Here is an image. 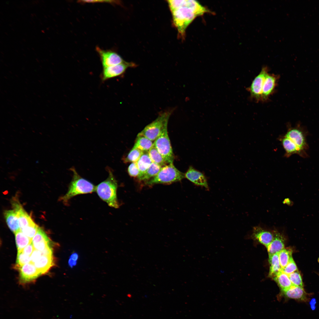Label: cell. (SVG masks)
<instances>
[{
  "instance_id": "obj_42",
  "label": "cell",
  "mask_w": 319,
  "mask_h": 319,
  "mask_svg": "<svg viewBox=\"0 0 319 319\" xmlns=\"http://www.w3.org/2000/svg\"><path fill=\"white\" fill-rule=\"evenodd\" d=\"M315 302H315V300H312L310 302V305H311V307H312V309H313H313H314V306L315 305Z\"/></svg>"
},
{
  "instance_id": "obj_34",
  "label": "cell",
  "mask_w": 319,
  "mask_h": 319,
  "mask_svg": "<svg viewBox=\"0 0 319 319\" xmlns=\"http://www.w3.org/2000/svg\"><path fill=\"white\" fill-rule=\"evenodd\" d=\"M288 275L290 281L294 285L303 287L302 279L298 271L293 272Z\"/></svg>"
},
{
  "instance_id": "obj_19",
  "label": "cell",
  "mask_w": 319,
  "mask_h": 319,
  "mask_svg": "<svg viewBox=\"0 0 319 319\" xmlns=\"http://www.w3.org/2000/svg\"><path fill=\"white\" fill-rule=\"evenodd\" d=\"M281 291L284 295L287 298L304 301L307 300V294L302 287L293 285Z\"/></svg>"
},
{
  "instance_id": "obj_30",
  "label": "cell",
  "mask_w": 319,
  "mask_h": 319,
  "mask_svg": "<svg viewBox=\"0 0 319 319\" xmlns=\"http://www.w3.org/2000/svg\"><path fill=\"white\" fill-rule=\"evenodd\" d=\"M144 152L138 148L133 147L123 160L125 163L135 162L138 161Z\"/></svg>"
},
{
  "instance_id": "obj_13",
  "label": "cell",
  "mask_w": 319,
  "mask_h": 319,
  "mask_svg": "<svg viewBox=\"0 0 319 319\" xmlns=\"http://www.w3.org/2000/svg\"><path fill=\"white\" fill-rule=\"evenodd\" d=\"M285 136L289 138L296 145L303 156L305 150L308 146L303 132L297 128H292L288 131Z\"/></svg>"
},
{
  "instance_id": "obj_28",
  "label": "cell",
  "mask_w": 319,
  "mask_h": 319,
  "mask_svg": "<svg viewBox=\"0 0 319 319\" xmlns=\"http://www.w3.org/2000/svg\"><path fill=\"white\" fill-rule=\"evenodd\" d=\"M136 162L140 171L139 175H140L143 174L147 170L152 162L148 152H144Z\"/></svg>"
},
{
  "instance_id": "obj_15",
  "label": "cell",
  "mask_w": 319,
  "mask_h": 319,
  "mask_svg": "<svg viewBox=\"0 0 319 319\" xmlns=\"http://www.w3.org/2000/svg\"><path fill=\"white\" fill-rule=\"evenodd\" d=\"M252 237L267 248L273 240V231L271 232L260 226L255 227L253 228Z\"/></svg>"
},
{
  "instance_id": "obj_39",
  "label": "cell",
  "mask_w": 319,
  "mask_h": 319,
  "mask_svg": "<svg viewBox=\"0 0 319 319\" xmlns=\"http://www.w3.org/2000/svg\"><path fill=\"white\" fill-rule=\"evenodd\" d=\"M79 2L82 3H95L105 2L110 3H116V1L113 0H82L80 1Z\"/></svg>"
},
{
  "instance_id": "obj_21",
  "label": "cell",
  "mask_w": 319,
  "mask_h": 319,
  "mask_svg": "<svg viewBox=\"0 0 319 319\" xmlns=\"http://www.w3.org/2000/svg\"><path fill=\"white\" fill-rule=\"evenodd\" d=\"M7 224L14 233L20 230L18 217L14 210H6L4 213Z\"/></svg>"
},
{
  "instance_id": "obj_38",
  "label": "cell",
  "mask_w": 319,
  "mask_h": 319,
  "mask_svg": "<svg viewBox=\"0 0 319 319\" xmlns=\"http://www.w3.org/2000/svg\"><path fill=\"white\" fill-rule=\"evenodd\" d=\"M34 249L33 244L31 242L24 248L22 252L24 254L30 256Z\"/></svg>"
},
{
  "instance_id": "obj_17",
  "label": "cell",
  "mask_w": 319,
  "mask_h": 319,
  "mask_svg": "<svg viewBox=\"0 0 319 319\" xmlns=\"http://www.w3.org/2000/svg\"><path fill=\"white\" fill-rule=\"evenodd\" d=\"M185 178L196 185L204 187L207 189L209 186L205 175L201 172L190 166L185 174Z\"/></svg>"
},
{
  "instance_id": "obj_8",
  "label": "cell",
  "mask_w": 319,
  "mask_h": 319,
  "mask_svg": "<svg viewBox=\"0 0 319 319\" xmlns=\"http://www.w3.org/2000/svg\"><path fill=\"white\" fill-rule=\"evenodd\" d=\"M268 71L267 66L263 67L259 73L253 81L250 86L247 89L250 93L251 97L257 102L261 100L263 86Z\"/></svg>"
},
{
  "instance_id": "obj_4",
  "label": "cell",
  "mask_w": 319,
  "mask_h": 319,
  "mask_svg": "<svg viewBox=\"0 0 319 319\" xmlns=\"http://www.w3.org/2000/svg\"><path fill=\"white\" fill-rule=\"evenodd\" d=\"M175 109L161 112L155 120L147 125L138 135L144 136L152 141H154L165 125L168 123L169 118Z\"/></svg>"
},
{
  "instance_id": "obj_40",
  "label": "cell",
  "mask_w": 319,
  "mask_h": 319,
  "mask_svg": "<svg viewBox=\"0 0 319 319\" xmlns=\"http://www.w3.org/2000/svg\"><path fill=\"white\" fill-rule=\"evenodd\" d=\"M77 261L70 258L69 259L68 264L69 266L71 268H72L75 266L77 264Z\"/></svg>"
},
{
  "instance_id": "obj_9",
  "label": "cell",
  "mask_w": 319,
  "mask_h": 319,
  "mask_svg": "<svg viewBox=\"0 0 319 319\" xmlns=\"http://www.w3.org/2000/svg\"><path fill=\"white\" fill-rule=\"evenodd\" d=\"M135 66L134 63L125 61L117 65L104 68L101 75L102 81L104 82L109 79L120 76L125 72L128 68Z\"/></svg>"
},
{
  "instance_id": "obj_22",
  "label": "cell",
  "mask_w": 319,
  "mask_h": 319,
  "mask_svg": "<svg viewBox=\"0 0 319 319\" xmlns=\"http://www.w3.org/2000/svg\"><path fill=\"white\" fill-rule=\"evenodd\" d=\"M269 261L270 267L268 276L273 278L282 271L279 260V253L269 255Z\"/></svg>"
},
{
  "instance_id": "obj_23",
  "label": "cell",
  "mask_w": 319,
  "mask_h": 319,
  "mask_svg": "<svg viewBox=\"0 0 319 319\" xmlns=\"http://www.w3.org/2000/svg\"><path fill=\"white\" fill-rule=\"evenodd\" d=\"M162 167L152 162L147 170L142 174L139 175L138 179L139 181L148 180L153 178L159 172Z\"/></svg>"
},
{
  "instance_id": "obj_3",
  "label": "cell",
  "mask_w": 319,
  "mask_h": 319,
  "mask_svg": "<svg viewBox=\"0 0 319 319\" xmlns=\"http://www.w3.org/2000/svg\"><path fill=\"white\" fill-rule=\"evenodd\" d=\"M185 178V174L179 170L173 163L161 168L155 176L147 181L146 184L152 185L160 183H171L179 181Z\"/></svg>"
},
{
  "instance_id": "obj_2",
  "label": "cell",
  "mask_w": 319,
  "mask_h": 319,
  "mask_svg": "<svg viewBox=\"0 0 319 319\" xmlns=\"http://www.w3.org/2000/svg\"><path fill=\"white\" fill-rule=\"evenodd\" d=\"M73 173L72 179L69 184L66 193L60 198L66 204L73 197L77 195L91 193L95 191L96 186L92 183L82 178L75 168L70 169Z\"/></svg>"
},
{
  "instance_id": "obj_16",
  "label": "cell",
  "mask_w": 319,
  "mask_h": 319,
  "mask_svg": "<svg viewBox=\"0 0 319 319\" xmlns=\"http://www.w3.org/2000/svg\"><path fill=\"white\" fill-rule=\"evenodd\" d=\"M32 242L35 249L40 251L51 247L50 239L43 230L40 227L32 239Z\"/></svg>"
},
{
  "instance_id": "obj_18",
  "label": "cell",
  "mask_w": 319,
  "mask_h": 319,
  "mask_svg": "<svg viewBox=\"0 0 319 319\" xmlns=\"http://www.w3.org/2000/svg\"><path fill=\"white\" fill-rule=\"evenodd\" d=\"M273 240L267 248L269 255L279 253L284 248L285 238L283 235L276 230L273 231Z\"/></svg>"
},
{
  "instance_id": "obj_11",
  "label": "cell",
  "mask_w": 319,
  "mask_h": 319,
  "mask_svg": "<svg viewBox=\"0 0 319 319\" xmlns=\"http://www.w3.org/2000/svg\"><path fill=\"white\" fill-rule=\"evenodd\" d=\"M19 271V281L22 284L33 281L41 274L34 264L31 262L23 265Z\"/></svg>"
},
{
  "instance_id": "obj_7",
  "label": "cell",
  "mask_w": 319,
  "mask_h": 319,
  "mask_svg": "<svg viewBox=\"0 0 319 319\" xmlns=\"http://www.w3.org/2000/svg\"><path fill=\"white\" fill-rule=\"evenodd\" d=\"M171 12L182 7H186L192 9L198 16L210 11L197 1L194 0H170L167 1Z\"/></svg>"
},
{
  "instance_id": "obj_41",
  "label": "cell",
  "mask_w": 319,
  "mask_h": 319,
  "mask_svg": "<svg viewBox=\"0 0 319 319\" xmlns=\"http://www.w3.org/2000/svg\"><path fill=\"white\" fill-rule=\"evenodd\" d=\"M79 255L76 252L73 253L71 255L69 258L77 261L78 259Z\"/></svg>"
},
{
  "instance_id": "obj_12",
  "label": "cell",
  "mask_w": 319,
  "mask_h": 319,
  "mask_svg": "<svg viewBox=\"0 0 319 319\" xmlns=\"http://www.w3.org/2000/svg\"><path fill=\"white\" fill-rule=\"evenodd\" d=\"M278 79V76L274 74H267L263 86L261 101H266L274 92Z\"/></svg>"
},
{
  "instance_id": "obj_35",
  "label": "cell",
  "mask_w": 319,
  "mask_h": 319,
  "mask_svg": "<svg viewBox=\"0 0 319 319\" xmlns=\"http://www.w3.org/2000/svg\"><path fill=\"white\" fill-rule=\"evenodd\" d=\"M297 271V266L292 257L291 258L287 265L282 270L284 272L288 275Z\"/></svg>"
},
{
  "instance_id": "obj_26",
  "label": "cell",
  "mask_w": 319,
  "mask_h": 319,
  "mask_svg": "<svg viewBox=\"0 0 319 319\" xmlns=\"http://www.w3.org/2000/svg\"><path fill=\"white\" fill-rule=\"evenodd\" d=\"M153 144L152 141L144 136L137 135L133 147L144 152H148Z\"/></svg>"
},
{
  "instance_id": "obj_6",
  "label": "cell",
  "mask_w": 319,
  "mask_h": 319,
  "mask_svg": "<svg viewBox=\"0 0 319 319\" xmlns=\"http://www.w3.org/2000/svg\"><path fill=\"white\" fill-rule=\"evenodd\" d=\"M166 124L153 144L167 164L173 163L174 156L167 132Z\"/></svg>"
},
{
  "instance_id": "obj_24",
  "label": "cell",
  "mask_w": 319,
  "mask_h": 319,
  "mask_svg": "<svg viewBox=\"0 0 319 319\" xmlns=\"http://www.w3.org/2000/svg\"><path fill=\"white\" fill-rule=\"evenodd\" d=\"M15 241L18 252L22 251L27 245L32 242V240L20 230L14 233Z\"/></svg>"
},
{
  "instance_id": "obj_33",
  "label": "cell",
  "mask_w": 319,
  "mask_h": 319,
  "mask_svg": "<svg viewBox=\"0 0 319 319\" xmlns=\"http://www.w3.org/2000/svg\"><path fill=\"white\" fill-rule=\"evenodd\" d=\"M39 228L38 225L34 223L20 230L27 236L32 240L36 233Z\"/></svg>"
},
{
  "instance_id": "obj_27",
  "label": "cell",
  "mask_w": 319,
  "mask_h": 319,
  "mask_svg": "<svg viewBox=\"0 0 319 319\" xmlns=\"http://www.w3.org/2000/svg\"><path fill=\"white\" fill-rule=\"evenodd\" d=\"M282 144L287 156L294 154L302 155L296 145L288 137L285 136L282 140Z\"/></svg>"
},
{
  "instance_id": "obj_5",
  "label": "cell",
  "mask_w": 319,
  "mask_h": 319,
  "mask_svg": "<svg viewBox=\"0 0 319 319\" xmlns=\"http://www.w3.org/2000/svg\"><path fill=\"white\" fill-rule=\"evenodd\" d=\"M173 23L179 36L184 38L187 27L198 16L192 9L182 7L171 12Z\"/></svg>"
},
{
  "instance_id": "obj_32",
  "label": "cell",
  "mask_w": 319,
  "mask_h": 319,
  "mask_svg": "<svg viewBox=\"0 0 319 319\" xmlns=\"http://www.w3.org/2000/svg\"><path fill=\"white\" fill-rule=\"evenodd\" d=\"M30 262V256L24 254L22 251L18 252L14 268L19 270L23 265Z\"/></svg>"
},
{
  "instance_id": "obj_1",
  "label": "cell",
  "mask_w": 319,
  "mask_h": 319,
  "mask_svg": "<svg viewBox=\"0 0 319 319\" xmlns=\"http://www.w3.org/2000/svg\"><path fill=\"white\" fill-rule=\"evenodd\" d=\"M108 178L96 186L95 191L100 198L109 206L118 208L119 204L117 196V182L110 169L108 168Z\"/></svg>"
},
{
  "instance_id": "obj_14",
  "label": "cell",
  "mask_w": 319,
  "mask_h": 319,
  "mask_svg": "<svg viewBox=\"0 0 319 319\" xmlns=\"http://www.w3.org/2000/svg\"><path fill=\"white\" fill-rule=\"evenodd\" d=\"M12 203L18 217L20 230L35 223L18 201H12Z\"/></svg>"
},
{
  "instance_id": "obj_10",
  "label": "cell",
  "mask_w": 319,
  "mask_h": 319,
  "mask_svg": "<svg viewBox=\"0 0 319 319\" xmlns=\"http://www.w3.org/2000/svg\"><path fill=\"white\" fill-rule=\"evenodd\" d=\"M103 68L117 65L124 62L121 57L116 52L110 50H105L96 48Z\"/></svg>"
},
{
  "instance_id": "obj_31",
  "label": "cell",
  "mask_w": 319,
  "mask_h": 319,
  "mask_svg": "<svg viewBox=\"0 0 319 319\" xmlns=\"http://www.w3.org/2000/svg\"><path fill=\"white\" fill-rule=\"evenodd\" d=\"M280 264L282 269L287 265L292 256V252L284 248L279 253Z\"/></svg>"
},
{
  "instance_id": "obj_29",
  "label": "cell",
  "mask_w": 319,
  "mask_h": 319,
  "mask_svg": "<svg viewBox=\"0 0 319 319\" xmlns=\"http://www.w3.org/2000/svg\"><path fill=\"white\" fill-rule=\"evenodd\" d=\"M148 152L152 162L162 167L166 165L167 164L162 155L158 151L154 144Z\"/></svg>"
},
{
  "instance_id": "obj_25",
  "label": "cell",
  "mask_w": 319,
  "mask_h": 319,
  "mask_svg": "<svg viewBox=\"0 0 319 319\" xmlns=\"http://www.w3.org/2000/svg\"><path fill=\"white\" fill-rule=\"evenodd\" d=\"M273 279L277 283L281 290L288 289L293 285L288 275L282 271L279 273Z\"/></svg>"
},
{
  "instance_id": "obj_20",
  "label": "cell",
  "mask_w": 319,
  "mask_h": 319,
  "mask_svg": "<svg viewBox=\"0 0 319 319\" xmlns=\"http://www.w3.org/2000/svg\"><path fill=\"white\" fill-rule=\"evenodd\" d=\"M41 274L47 273L54 265L53 255H42L34 263Z\"/></svg>"
},
{
  "instance_id": "obj_36",
  "label": "cell",
  "mask_w": 319,
  "mask_h": 319,
  "mask_svg": "<svg viewBox=\"0 0 319 319\" xmlns=\"http://www.w3.org/2000/svg\"><path fill=\"white\" fill-rule=\"evenodd\" d=\"M128 171L129 175L131 177H138L140 173L136 162H133L128 167Z\"/></svg>"
},
{
  "instance_id": "obj_37",
  "label": "cell",
  "mask_w": 319,
  "mask_h": 319,
  "mask_svg": "<svg viewBox=\"0 0 319 319\" xmlns=\"http://www.w3.org/2000/svg\"><path fill=\"white\" fill-rule=\"evenodd\" d=\"M41 255V251L34 249L30 256V262L34 264Z\"/></svg>"
}]
</instances>
